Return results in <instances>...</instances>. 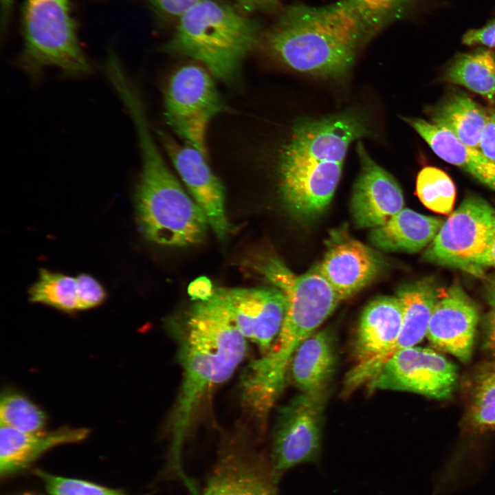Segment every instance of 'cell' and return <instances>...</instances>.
<instances>
[{"label": "cell", "instance_id": "obj_1", "mask_svg": "<svg viewBox=\"0 0 495 495\" xmlns=\"http://www.w3.org/2000/svg\"><path fill=\"white\" fill-rule=\"evenodd\" d=\"M179 336L183 375L171 418L168 466L176 478L185 482L189 476L183 465L184 447L197 406L207 390L232 375L247 344L213 295L193 305Z\"/></svg>", "mask_w": 495, "mask_h": 495}, {"label": "cell", "instance_id": "obj_2", "mask_svg": "<svg viewBox=\"0 0 495 495\" xmlns=\"http://www.w3.org/2000/svg\"><path fill=\"white\" fill-rule=\"evenodd\" d=\"M369 135L363 118L351 111L297 122L278 166L280 192L289 212L309 218L323 211L338 185L351 143Z\"/></svg>", "mask_w": 495, "mask_h": 495}, {"label": "cell", "instance_id": "obj_3", "mask_svg": "<svg viewBox=\"0 0 495 495\" xmlns=\"http://www.w3.org/2000/svg\"><path fill=\"white\" fill-rule=\"evenodd\" d=\"M369 41L345 0L284 9L265 37L269 53L290 69L324 78L344 76Z\"/></svg>", "mask_w": 495, "mask_h": 495}, {"label": "cell", "instance_id": "obj_4", "mask_svg": "<svg viewBox=\"0 0 495 495\" xmlns=\"http://www.w3.org/2000/svg\"><path fill=\"white\" fill-rule=\"evenodd\" d=\"M125 107L133 121L141 152L142 171L135 193L137 220L149 241L168 247L198 244L206 236L208 219L170 172L150 131L139 98Z\"/></svg>", "mask_w": 495, "mask_h": 495}, {"label": "cell", "instance_id": "obj_5", "mask_svg": "<svg viewBox=\"0 0 495 495\" xmlns=\"http://www.w3.org/2000/svg\"><path fill=\"white\" fill-rule=\"evenodd\" d=\"M262 273L286 298L284 320L275 341L261 358L247 367L252 384L271 395L281 393L292 355L342 301L318 265L297 276L278 258L268 259Z\"/></svg>", "mask_w": 495, "mask_h": 495}, {"label": "cell", "instance_id": "obj_6", "mask_svg": "<svg viewBox=\"0 0 495 495\" xmlns=\"http://www.w3.org/2000/svg\"><path fill=\"white\" fill-rule=\"evenodd\" d=\"M258 30L232 7L201 0L178 19L164 50L198 60L213 76L229 81L256 44Z\"/></svg>", "mask_w": 495, "mask_h": 495}, {"label": "cell", "instance_id": "obj_7", "mask_svg": "<svg viewBox=\"0 0 495 495\" xmlns=\"http://www.w3.org/2000/svg\"><path fill=\"white\" fill-rule=\"evenodd\" d=\"M24 47L19 65L32 80L54 67L66 76L91 72L71 17L67 0H28L23 14Z\"/></svg>", "mask_w": 495, "mask_h": 495}, {"label": "cell", "instance_id": "obj_8", "mask_svg": "<svg viewBox=\"0 0 495 495\" xmlns=\"http://www.w3.org/2000/svg\"><path fill=\"white\" fill-rule=\"evenodd\" d=\"M211 74L188 65L170 79L164 96L166 121L187 144L206 155V133L210 121L223 109Z\"/></svg>", "mask_w": 495, "mask_h": 495}, {"label": "cell", "instance_id": "obj_9", "mask_svg": "<svg viewBox=\"0 0 495 495\" xmlns=\"http://www.w3.org/2000/svg\"><path fill=\"white\" fill-rule=\"evenodd\" d=\"M494 219L495 209L486 200L468 195L444 221L423 258L471 273L487 248Z\"/></svg>", "mask_w": 495, "mask_h": 495}, {"label": "cell", "instance_id": "obj_10", "mask_svg": "<svg viewBox=\"0 0 495 495\" xmlns=\"http://www.w3.org/2000/svg\"><path fill=\"white\" fill-rule=\"evenodd\" d=\"M403 306L396 296H380L364 307L353 344L354 364L344 384L345 395L363 385H370L383 365L399 335Z\"/></svg>", "mask_w": 495, "mask_h": 495}, {"label": "cell", "instance_id": "obj_11", "mask_svg": "<svg viewBox=\"0 0 495 495\" xmlns=\"http://www.w3.org/2000/svg\"><path fill=\"white\" fill-rule=\"evenodd\" d=\"M324 403V395L301 393L280 412L267 458L277 484L289 469L318 460Z\"/></svg>", "mask_w": 495, "mask_h": 495}, {"label": "cell", "instance_id": "obj_12", "mask_svg": "<svg viewBox=\"0 0 495 495\" xmlns=\"http://www.w3.org/2000/svg\"><path fill=\"white\" fill-rule=\"evenodd\" d=\"M457 378L456 366L444 356L431 349L412 346L393 354L369 386L442 399L452 396Z\"/></svg>", "mask_w": 495, "mask_h": 495}, {"label": "cell", "instance_id": "obj_13", "mask_svg": "<svg viewBox=\"0 0 495 495\" xmlns=\"http://www.w3.org/2000/svg\"><path fill=\"white\" fill-rule=\"evenodd\" d=\"M213 296L243 336L266 353L284 320L286 298L283 292L276 287L218 288Z\"/></svg>", "mask_w": 495, "mask_h": 495}, {"label": "cell", "instance_id": "obj_14", "mask_svg": "<svg viewBox=\"0 0 495 495\" xmlns=\"http://www.w3.org/2000/svg\"><path fill=\"white\" fill-rule=\"evenodd\" d=\"M268 459L243 441L223 446L201 495H276Z\"/></svg>", "mask_w": 495, "mask_h": 495}, {"label": "cell", "instance_id": "obj_15", "mask_svg": "<svg viewBox=\"0 0 495 495\" xmlns=\"http://www.w3.org/2000/svg\"><path fill=\"white\" fill-rule=\"evenodd\" d=\"M173 166L205 213L209 226L220 240L230 231L225 209L223 187L206 161V155L187 144L178 143L164 133H159Z\"/></svg>", "mask_w": 495, "mask_h": 495}, {"label": "cell", "instance_id": "obj_16", "mask_svg": "<svg viewBox=\"0 0 495 495\" xmlns=\"http://www.w3.org/2000/svg\"><path fill=\"white\" fill-rule=\"evenodd\" d=\"M360 170L353 184L350 209L355 226L375 228L386 223L404 208V199L395 179L357 146Z\"/></svg>", "mask_w": 495, "mask_h": 495}, {"label": "cell", "instance_id": "obj_17", "mask_svg": "<svg viewBox=\"0 0 495 495\" xmlns=\"http://www.w3.org/2000/svg\"><path fill=\"white\" fill-rule=\"evenodd\" d=\"M478 320L475 304L455 283L441 291L426 337L436 349L467 363L472 356Z\"/></svg>", "mask_w": 495, "mask_h": 495}, {"label": "cell", "instance_id": "obj_18", "mask_svg": "<svg viewBox=\"0 0 495 495\" xmlns=\"http://www.w3.org/2000/svg\"><path fill=\"white\" fill-rule=\"evenodd\" d=\"M382 266L381 257L373 249L344 238L331 243L318 267L343 300L373 281Z\"/></svg>", "mask_w": 495, "mask_h": 495}, {"label": "cell", "instance_id": "obj_19", "mask_svg": "<svg viewBox=\"0 0 495 495\" xmlns=\"http://www.w3.org/2000/svg\"><path fill=\"white\" fill-rule=\"evenodd\" d=\"M87 428H60L50 431L22 432L5 426L0 428V474L21 470L49 450L84 440Z\"/></svg>", "mask_w": 495, "mask_h": 495}, {"label": "cell", "instance_id": "obj_20", "mask_svg": "<svg viewBox=\"0 0 495 495\" xmlns=\"http://www.w3.org/2000/svg\"><path fill=\"white\" fill-rule=\"evenodd\" d=\"M336 341L329 330L314 332L296 349L288 371L302 393L322 395L334 373Z\"/></svg>", "mask_w": 495, "mask_h": 495}, {"label": "cell", "instance_id": "obj_21", "mask_svg": "<svg viewBox=\"0 0 495 495\" xmlns=\"http://www.w3.org/2000/svg\"><path fill=\"white\" fill-rule=\"evenodd\" d=\"M443 160L456 166L495 190V162L470 147L449 131L421 118H404Z\"/></svg>", "mask_w": 495, "mask_h": 495}, {"label": "cell", "instance_id": "obj_22", "mask_svg": "<svg viewBox=\"0 0 495 495\" xmlns=\"http://www.w3.org/2000/svg\"><path fill=\"white\" fill-rule=\"evenodd\" d=\"M443 222L441 218L403 208L382 226L371 229L369 240L383 251L414 253L430 244Z\"/></svg>", "mask_w": 495, "mask_h": 495}, {"label": "cell", "instance_id": "obj_23", "mask_svg": "<svg viewBox=\"0 0 495 495\" xmlns=\"http://www.w3.org/2000/svg\"><path fill=\"white\" fill-rule=\"evenodd\" d=\"M440 293L434 280L430 278L408 283L398 288L397 296L402 303L403 318L390 357L399 351L415 346L426 336L429 321Z\"/></svg>", "mask_w": 495, "mask_h": 495}, {"label": "cell", "instance_id": "obj_24", "mask_svg": "<svg viewBox=\"0 0 495 495\" xmlns=\"http://www.w3.org/2000/svg\"><path fill=\"white\" fill-rule=\"evenodd\" d=\"M489 115L469 96L454 94L436 107L433 124L454 134L465 144L478 148L482 131Z\"/></svg>", "mask_w": 495, "mask_h": 495}, {"label": "cell", "instance_id": "obj_25", "mask_svg": "<svg viewBox=\"0 0 495 495\" xmlns=\"http://www.w3.org/2000/svg\"><path fill=\"white\" fill-rule=\"evenodd\" d=\"M446 79L483 97H495V54L481 50L460 55L446 72Z\"/></svg>", "mask_w": 495, "mask_h": 495}, {"label": "cell", "instance_id": "obj_26", "mask_svg": "<svg viewBox=\"0 0 495 495\" xmlns=\"http://www.w3.org/2000/svg\"><path fill=\"white\" fill-rule=\"evenodd\" d=\"M30 300L42 303L65 312L81 310L76 277L52 272H39L38 280L29 290Z\"/></svg>", "mask_w": 495, "mask_h": 495}, {"label": "cell", "instance_id": "obj_27", "mask_svg": "<svg viewBox=\"0 0 495 495\" xmlns=\"http://www.w3.org/2000/svg\"><path fill=\"white\" fill-rule=\"evenodd\" d=\"M416 192L421 202L433 212L448 214L453 208L455 186L450 177L438 168L426 166L419 172Z\"/></svg>", "mask_w": 495, "mask_h": 495}, {"label": "cell", "instance_id": "obj_28", "mask_svg": "<svg viewBox=\"0 0 495 495\" xmlns=\"http://www.w3.org/2000/svg\"><path fill=\"white\" fill-rule=\"evenodd\" d=\"M0 422L22 432L42 430L47 422L45 413L27 397L15 390L2 393L0 400Z\"/></svg>", "mask_w": 495, "mask_h": 495}, {"label": "cell", "instance_id": "obj_29", "mask_svg": "<svg viewBox=\"0 0 495 495\" xmlns=\"http://www.w3.org/2000/svg\"><path fill=\"white\" fill-rule=\"evenodd\" d=\"M410 0H345L368 39L399 19Z\"/></svg>", "mask_w": 495, "mask_h": 495}, {"label": "cell", "instance_id": "obj_30", "mask_svg": "<svg viewBox=\"0 0 495 495\" xmlns=\"http://www.w3.org/2000/svg\"><path fill=\"white\" fill-rule=\"evenodd\" d=\"M468 420L476 430L495 429V363L482 370L476 378Z\"/></svg>", "mask_w": 495, "mask_h": 495}, {"label": "cell", "instance_id": "obj_31", "mask_svg": "<svg viewBox=\"0 0 495 495\" xmlns=\"http://www.w3.org/2000/svg\"><path fill=\"white\" fill-rule=\"evenodd\" d=\"M35 473L50 495H129L89 481L55 476L39 470Z\"/></svg>", "mask_w": 495, "mask_h": 495}, {"label": "cell", "instance_id": "obj_32", "mask_svg": "<svg viewBox=\"0 0 495 495\" xmlns=\"http://www.w3.org/2000/svg\"><path fill=\"white\" fill-rule=\"evenodd\" d=\"M76 278L81 310L97 307L105 300L106 291L95 278L81 274Z\"/></svg>", "mask_w": 495, "mask_h": 495}, {"label": "cell", "instance_id": "obj_33", "mask_svg": "<svg viewBox=\"0 0 495 495\" xmlns=\"http://www.w3.org/2000/svg\"><path fill=\"white\" fill-rule=\"evenodd\" d=\"M153 7L166 16L178 19L201 0H148Z\"/></svg>", "mask_w": 495, "mask_h": 495}, {"label": "cell", "instance_id": "obj_34", "mask_svg": "<svg viewBox=\"0 0 495 495\" xmlns=\"http://www.w3.org/2000/svg\"><path fill=\"white\" fill-rule=\"evenodd\" d=\"M462 43L467 45L481 44L495 47V20L482 28L468 30L463 36Z\"/></svg>", "mask_w": 495, "mask_h": 495}, {"label": "cell", "instance_id": "obj_35", "mask_svg": "<svg viewBox=\"0 0 495 495\" xmlns=\"http://www.w3.org/2000/svg\"><path fill=\"white\" fill-rule=\"evenodd\" d=\"M478 148L486 157L495 162V111L488 116L482 131Z\"/></svg>", "mask_w": 495, "mask_h": 495}, {"label": "cell", "instance_id": "obj_36", "mask_svg": "<svg viewBox=\"0 0 495 495\" xmlns=\"http://www.w3.org/2000/svg\"><path fill=\"white\" fill-rule=\"evenodd\" d=\"M211 281L205 276L192 280L188 287V293L196 301L208 300L214 294Z\"/></svg>", "mask_w": 495, "mask_h": 495}, {"label": "cell", "instance_id": "obj_37", "mask_svg": "<svg viewBox=\"0 0 495 495\" xmlns=\"http://www.w3.org/2000/svg\"><path fill=\"white\" fill-rule=\"evenodd\" d=\"M490 267L495 268V219L487 248L481 258L474 265L471 273L479 275L483 269Z\"/></svg>", "mask_w": 495, "mask_h": 495}, {"label": "cell", "instance_id": "obj_38", "mask_svg": "<svg viewBox=\"0 0 495 495\" xmlns=\"http://www.w3.org/2000/svg\"><path fill=\"white\" fill-rule=\"evenodd\" d=\"M485 346L495 356V307H492L486 318Z\"/></svg>", "mask_w": 495, "mask_h": 495}, {"label": "cell", "instance_id": "obj_39", "mask_svg": "<svg viewBox=\"0 0 495 495\" xmlns=\"http://www.w3.org/2000/svg\"><path fill=\"white\" fill-rule=\"evenodd\" d=\"M14 0H0L2 28L6 26Z\"/></svg>", "mask_w": 495, "mask_h": 495}, {"label": "cell", "instance_id": "obj_40", "mask_svg": "<svg viewBox=\"0 0 495 495\" xmlns=\"http://www.w3.org/2000/svg\"><path fill=\"white\" fill-rule=\"evenodd\" d=\"M485 296L491 307H495V279L490 277L485 287Z\"/></svg>", "mask_w": 495, "mask_h": 495}, {"label": "cell", "instance_id": "obj_41", "mask_svg": "<svg viewBox=\"0 0 495 495\" xmlns=\"http://www.w3.org/2000/svg\"><path fill=\"white\" fill-rule=\"evenodd\" d=\"M267 3H274L276 0H258Z\"/></svg>", "mask_w": 495, "mask_h": 495}, {"label": "cell", "instance_id": "obj_42", "mask_svg": "<svg viewBox=\"0 0 495 495\" xmlns=\"http://www.w3.org/2000/svg\"><path fill=\"white\" fill-rule=\"evenodd\" d=\"M21 495H36V494H30V493H25V494H21Z\"/></svg>", "mask_w": 495, "mask_h": 495}, {"label": "cell", "instance_id": "obj_43", "mask_svg": "<svg viewBox=\"0 0 495 495\" xmlns=\"http://www.w3.org/2000/svg\"><path fill=\"white\" fill-rule=\"evenodd\" d=\"M491 277H492V278H494V279H495V274H494V275H493V276H491Z\"/></svg>", "mask_w": 495, "mask_h": 495}]
</instances>
